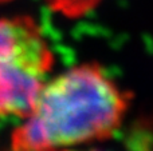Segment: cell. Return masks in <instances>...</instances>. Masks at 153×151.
I'll return each mask as SVG.
<instances>
[{"instance_id": "cell-6", "label": "cell", "mask_w": 153, "mask_h": 151, "mask_svg": "<svg viewBox=\"0 0 153 151\" xmlns=\"http://www.w3.org/2000/svg\"><path fill=\"white\" fill-rule=\"evenodd\" d=\"M8 151H12V150H11V149H10V150H8Z\"/></svg>"}, {"instance_id": "cell-2", "label": "cell", "mask_w": 153, "mask_h": 151, "mask_svg": "<svg viewBox=\"0 0 153 151\" xmlns=\"http://www.w3.org/2000/svg\"><path fill=\"white\" fill-rule=\"evenodd\" d=\"M42 27L28 15L0 18V117L28 112L54 67Z\"/></svg>"}, {"instance_id": "cell-4", "label": "cell", "mask_w": 153, "mask_h": 151, "mask_svg": "<svg viewBox=\"0 0 153 151\" xmlns=\"http://www.w3.org/2000/svg\"><path fill=\"white\" fill-rule=\"evenodd\" d=\"M61 151H81V150H75V149H67V150H61ZM82 151H100V150H82Z\"/></svg>"}, {"instance_id": "cell-1", "label": "cell", "mask_w": 153, "mask_h": 151, "mask_svg": "<svg viewBox=\"0 0 153 151\" xmlns=\"http://www.w3.org/2000/svg\"><path fill=\"white\" fill-rule=\"evenodd\" d=\"M132 94L101 64L79 63L47 79L11 135L12 151H61L111 138Z\"/></svg>"}, {"instance_id": "cell-5", "label": "cell", "mask_w": 153, "mask_h": 151, "mask_svg": "<svg viewBox=\"0 0 153 151\" xmlns=\"http://www.w3.org/2000/svg\"><path fill=\"white\" fill-rule=\"evenodd\" d=\"M5 1H10V0H0V3H5Z\"/></svg>"}, {"instance_id": "cell-3", "label": "cell", "mask_w": 153, "mask_h": 151, "mask_svg": "<svg viewBox=\"0 0 153 151\" xmlns=\"http://www.w3.org/2000/svg\"><path fill=\"white\" fill-rule=\"evenodd\" d=\"M53 12L67 19H79L98 7L102 0H45Z\"/></svg>"}]
</instances>
